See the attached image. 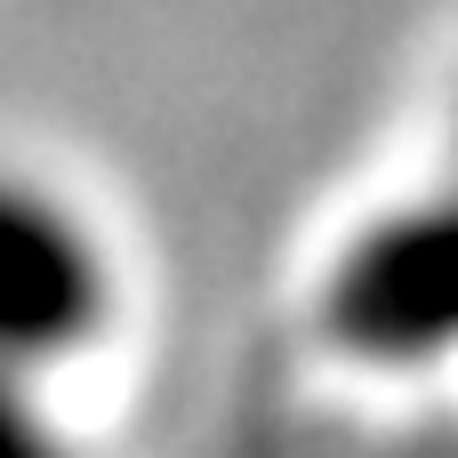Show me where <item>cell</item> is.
<instances>
[{
  "label": "cell",
  "instance_id": "obj_2",
  "mask_svg": "<svg viewBox=\"0 0 458 458\" xmlns=\"http://www.w3.org/2000/svg\"><path fill=\"white\" fill-rule=\"evenodd\" d=\"M113 322V250L72 193L0 161V370H64Z\"/></svg>",
  "mask_w": 458,
  "mask_h": 458
},
{
  "label": "cell",
  "instance_id": "obj_1",
  "mask_svg": "<svg viewBox=\"0 0 458 458\" xmlns=\"http://www.w3.org/2000/svg\"><path fill=\"white\" fill-rule=\"evenodd\" d=\"M322 330L338 354L378 370L458 362V185L370 217L338 250L322 282Z\"/></svg>",
  "mask_w": 458,
  "mask_h": 458
},
{
  "label": "cell",
  "instance_id": "obj_3",
  "mask_svg": "<svg viewBox=\"0 0 458 458\" xmlns=\"http://www.w3.org/2000/svg\"><path fill=\"white\" fill-rule=\"evenodd\" d=\"M0 458H81L64 419L48 411V378L0 370Z\"/></svg>",
  "mask_w": 458,
  "mask_h": 458
}]
</instances>
